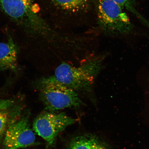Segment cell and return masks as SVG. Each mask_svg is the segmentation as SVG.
<instances>
[{"mask_svg": "<svg viewBox=\"0 0 149 149\" xmlns=\"http://www.w3.org/2000/svg\"><path fill=\"white\" fill-rule=\"evenodd\" d=\"M50 24L61 30L96 25L98 0H44Z\"/></svg>", "mask_w": 149, "mask_h": 149, "instance_id": "cell-1", "label": "cell"}, {"mask_svg": "<svg viewBox=\"0 0 149 149\" xmlns=\"http://www.w3.org/2000/svg\"><path fill=\"white\" fill-rule=\"evenodd\" d=\"M105 55L91 56L79 66L63 62L57 67L53 76L58 81L80 95L95 100L94 86L102 69Z\"/></svg>", "mask_w": 149, "mask_h": 149, "instance_id": "cell-2", "label": "cell"}, {"mask_svg": "<svg viewBox=\"0 0 149 149\" xmlns=\"http://www.w3.org/2000/svg\"><path fill=\"white\" fill-rule=\"evenodd\" d=\"M0 9L33 36L45 40L54 28L38 14L34 0H0Z\"/></svg>", "mask_w": 149, "mask_h": 149, "instance_id": "cell-3", "label": "cell"}, {"mask_svg": "<svg viewBox=\"0 0 149 149\" xmlns=\"http://www.w3.org/2000/svg\"><path fill=\"white\" fill-rule=\"evenodd\" d=\"M34 85L47 111L55 112L83 105L77 93L58 81L53 75L40 78L36 80Z\"/></svg>", "mask_w": 149, "mask_h": 149, "instance_id": "cell-4", "label": "cell"}, {"mask_svg": "<svg viewBox=\"0 0 149 149\" xmlns=\"http://www.w3.org/2000/svg\"><path fill=\"white\" fill-rule=\"evenodd\" d=\"M96 26L100 31L110 35L128 34L133 29L124 9L112 0H98Z\"/></svg>", "mask_w": 149, "mask_h": 149, "instance_id": "cell-5", "label": "cell"}, {"mask_svg": "<svg viewBox=\"0 0 149 149\" xmlns=\"http://www.w3.org/2000/svg\"><path fill=\"white\" fill-rule=\"evenodd\" d=\"M77 121L64 112L55 113L45 111L37 116L33 122V130L46 141L48 146L54 145L58 135L69 126Z\"/></svg>", "mask_w": 149, "mask_h": 149, "instance_id": "cell-6", "label": "cell"}, {"mask_svg": "<svg viewBox=\"0 0 149 149\" xmlns=\"http://www.w3.org/2000/svg\"><path fill=\"white\" fill-rule=\"evenodd\" d=\"M35 140L28 117L24 116L12 123L7 128L3 145L6 149H22L33 145Z\"/></svg>", "mask_w": 149, "mask_h": 149, "instance_id": "cell-7", "label": "cell"}, {"mask_svg": "<svg viewBox=\"0 0 149 149\" xmlns=\"http://www.w3.org/2000/svg\"><path fill=\"white\" fill-rule=\"evenodd\" d=\"M18 53V47L11 37L0 42V72H17Z\"/></svg>", "mask_w": 149, "mask_h": 149, "instance_id": "cell-8", "label": "cell"}, {"mask_svg": "<svg viewBox=\"0 0 149 149\" xmlns=\"http://www.w3.org/2000/svg\"><path fill=\"white\" fill-rule=\"evenodd\" d=\"M69 149H108L97 137L92 135L78 136L72 139Z\"/></svg>", "mask_w": 149, "mask_h": 149, "instance_id": "cell-9", "label": "cell"}, {"mask_svg": "<svg viewBox=\"0 0 149 149\" xmlns=\"http://www.w3.org/2000/svg\"><path fill=\"white\" fill-rule=\"evenodd\" d=\"M17 97L11 98L0 105V139L6 132L10 117V111L17 101Z\"/></svg>", "mask_w": 149, "mask_h": 149, "instance_id": "cell-10", "label": "cell"}, {"mask_svg": "<svg viewBox=\"0 0 149 149\" xmlns=\"http://www.w3.org/2000/svg\"><path fill=\"white\" fill-rule=\"evenodd\" d=\"M124 9L131 13L149 29V22L141 15L136 8L135 0H112Z\"/></svg>", "mask_w": 149, "mask_h": 149, "instance_id": "cell-11", "label": "cell"}, {"mask_svg": "<svg viewBox=\"0 0 149 149\" xmlns=\"http://www.w3.org/2000/svg\"><path fill=\"white\" fill-rule=\"evenodd\" d=\"M3 89H3V88H0V94H1V92H3V91H3Z\"/></svg>", "mask_w": 149, "mask_h": 149, "instance_id": "cell-12", "label": "cell"}, {"mask_svg": "<svg viewBox=\"0 0 149 149\" xmlns=\"http://www.w3.org/2000/svg\"></svg>", "mask_w": 149, "mask_h": 149, "instance_id": "cell-13", "label": "cell"}]
</instances>
